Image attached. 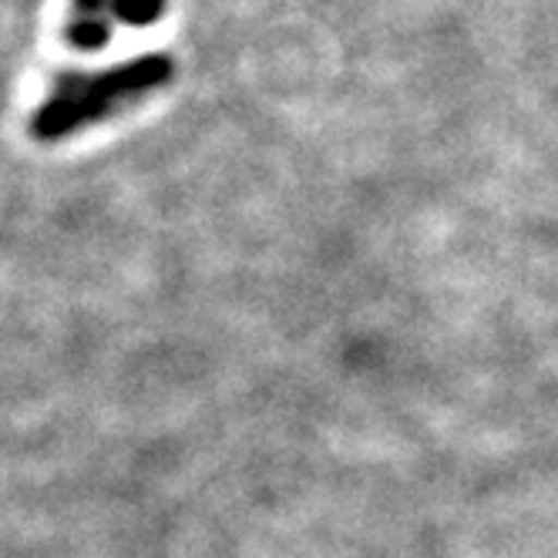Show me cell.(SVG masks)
I'll return each instance as SVG.
<instances>
[{"instance_id":"obj_1","label":"cell","mask_w":558,"mask_h":558,"mask_svg":"<svg viewBox=\"0 0 558 558\" xmlns=\"http://www.w3.org/2000/svg\"><path fill=\"white\" fill-rule=\"evenodd\" d=\"M172 61L166 54H148L132 64H118L111 71H61L45 98V105L34 111L31 132L41 142H54L71 135L74 129H85L101 118L125 111L138 98L151 95L155 88L169 85Z\"/></svg>"},{"instance_id":"obj_2","label":"cell","mask_w":558,"mask_h":558,"mask_svg":"<svg viewBox=\"0 0 558 558\" xmlns=\"http://www.w3.org/2000/svg\"><path fill=\"white\" fill-rule=\"evenodd\" d=\"M111 0H71L64 17V41L77 51H95L111 41L114 34Z\"/></svg>"},{"instance_id":"obj_3","label":"cell","mask_w":558,"mask_h":558,"mask_svg":"<svg viewBox=\"0 0 558 558\" xmlns=\"http://www.w3.org/2000/svg\"><path fill=\"white\" fill-rule=\"evenodd\" d=\"M111 11L118 24L129 27H148L166 14V0H111Z\"/></svg>"}]
</instances>
